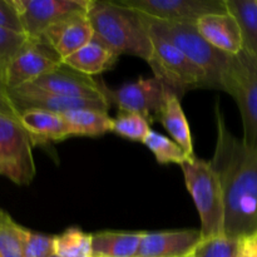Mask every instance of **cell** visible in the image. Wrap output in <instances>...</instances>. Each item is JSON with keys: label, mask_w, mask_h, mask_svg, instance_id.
<instances>
[{"label": "cell", "mask_w": 257, "mask_h": 257, "mask_svg": "<svg viewBox=\"0 0 257 257\" xmlns=\"http://www.w3.org/2000/svg\"><path fill=\"white\" fill-rule=\"evenodd\" d=\"M19 122L30 136L33 146L62 142L72 137L64 117L58 113L42 109H27L19 113Z\"/></svg>", "instance_id": "obj_17"}, {"label": "cell", "mask_w": 257, "mask_h": 257, "mask_svg": "<svg viewBox=\"0 0 257 257\" xmlns=\"http://www.w3.org/2000/svg\"><path fill=\"white\" fill-rule=\"evenodd\" d=\"M151 39L153 52L147 63L155 78L161 80L167 89L182 98L188 90L211 88L205 73L175 45L157 35H151Z\"/></svg>", "instance_id": "obj_6"}, {"label": "cell", "mask_w": 257, "mask_h": 257, "mask_svg": "<svg viewBox=\"0 0 257 257\" xmlns=\"http://www.w3.org/2000/svg\"><path fill=\"white\" fill-rule=\"evenodd\" d=\"M0 113L3 114L12 115V117L19 118L17 109L13 105L12 100H10L9 93H8V88L5 87L4 83L0 80Z\"/></svg>", "instance_id": "obj_32"}, {"label": "cell", "mask_w": 257, "mask_h": 257, "mask_svg": "<svg viewBox=\"0 0 257 257\" xmlns=\"http://www.w3.org/2000/svg\"><path fill=\"white\" fill-rule=\"evenodd\" d=\"M148 34L157 35L175 45L207 77L211 88L220 89V78L228 54L213 48L200 34L196 24L171 23L152 19L141 14Z\"/></svg>", "instance_id": "obj_3"}, {"label": "cell", "mask_w": 257, "mask_h": 257, "mask_svg": "<svg viewBox=\"0 0 257 257\" xmlns=\"http://www.w3.org/2000/svg\"><path fill=\"white\" fill-rule=\"evenodd\" d=\"M50 257H59V256H58V255H55V253H54V255H52V256H50Z\"/></svg>", "instance_id": "obj_33"}, {"label": "cell", "mask_w": 257, "mask_h": 257, "mask_svg": "<svg viewBox=\"0 0 257 257\" xmlns=\"http://www.w3.org/2000/svg\"><path fill=\"white\" fill-rule=\"evenodd\" d=\"M23 256L50 257L55 253V236L22 228Z\"/></svg>", "instance_id": "obj_29"}, {"label": "cell", "mask_w": 257, "mask_h": 257, "mask_svg": "<svg viewBox=\"0 0 257 257\" xmlns=\"http://www.w3.org/2000/svg\"><path fill=\"white\" fill-rule=\"evenodd\" d=\"M22 228L7 211L0 208V257H24Z\"/></svg>", "instance_id": "obj_25"}, {"label": "cell", "mask_w": 257, "mask_h": 257, "mask_svg": "<svg viewBox=\"0 0 257 257\" xmlns=\"http://www.w3.org/2000/svg\"><path fill=\"white\" fill-rule=\"evenodd\" d=\"M181 168L200 216L202 238L226 235L222 187L211 163L193 157L183 162Z\"/></svg>", "instance_id": "obj_4"}, {"label": "cell", "mask_w": 257, "mask_h": 257, "mask_svg": "<svg viewBox=\"0 0 257 257\" xmlns=\"http://www.w3.org/2000/svg\"><path fill=\"white\" fill-rule=\"evenodd\" d=\"M29 40L25 33L0 28V80L4 83L9 64Z\"/></svg>", "instance_id": "obj_28"}, {"label": "cell", "mask_w": 257, "mask_h": 257, "mask_svg": "<svg viewBox=\"0 0 257 257\" xmlns=\"http://www.w3.org/2000/svg\"><path fill=\"white\" fill-rule=\"evenodd\" d=\"M220 90L235 99L243 125L242 142L257 150V57L241 50L228 55L220 78Z\"/></svg>", "instance_id": "obj_5"}, {"label": "cell", "mask_w": 257, "mask_h": 257, "mask_svg": "<svg viewBox=\"0 0 257 257\" xmlns=\"http://www.w3.org/2000/svg\"><path fill=\"white\" fill-rule=\"evenodd\" d=\"M190 257H240L238 238L226 235L202 238Z\"/></svg>", "instance_id": "obj_27"}, {"label": "cell", "mask_w": 257, "mask_h": 257, "mask_svg": "<svg viewBox=\"0 0 257 257\" xmlns=\"http://www.w3.org/2000/svg\"><path fill=\"white\" fill-rule=\"evenodd\" d=\"M62 65L63 60L47 43L40 38H29L8 67L4 84L8 89H14Z\"/></svg>", "instance_id": "obj_10"}, {"label": "cell", "mask_w": 257, "mask_h": 257, "mask_svg": "<svg viewBox=\"0 0 257 257\" xmlns=\"http://www.w3.org/2000/svg\"><path fill=\"white\" fill-rule=\"evenodd\" d=\"M241 29L243 49L257 57V0H225Z\"/></svg>", "instance_id": "obj_22"}, {"label": "cell", "mask_w": 257, "mask_h": 257, "mask_svg": "<svg viewBox=\"0 0 257 257\" xmlns=\"http://www.w3.org/2000/svg\"><path fill=\"white\" fill-rule=\"evenodd\" d=\"M196 25L203 39L225 54L236 55L243 49L241 29L230 13L205 15Z\"/></svg>", "instance_id": "obj_16"}, {"label": "cell", "mask_w": 257, "mask_h": 257, "mask_svg": "<svg viewBox=\"0 0 257 257\" xmlns=\"http://www.w3.org/2000/svg\"><path fill=\"white\" fill-rule=\"evenodd\" d=\"M143 233L145 231H100L93 233L92 257H135Z\"/></svg>", "instance_id": "obj_20"}, {"label": "cell", "mask_w": 257, "mask_h": 257, "mask_svg": "<svg viewBox=\"0 0 257 257\" xmlns=\"http://www.w3.org/2000/svg\"><path fill=\"white\" fill-rule=\"evenodd\" d=\"M157 120L162 123L165 130L172 136L173 141L185 151L188 157H195L192 135H191L187 118L181 105V98L170 89H167V93H166L165 104Z\"/></svg>", "instance_id": "obj_19"}, {"label": "cell", "mask_w": 257, "mask_h": 257, "mask_svg": "<svg viewBox=\"0 0 257 257\" xmlns=\"http://www.w3.org/2000/svg\"><path fill=\"white\" fill-rule=\"evenodd\" d=\"M0 28L24 33L19 14L12 0H0Z\"/></svg>", "instance_id": "obj_30"}, {"label": "cell", "mask_w": 257, "mask_h": 257, "mask_svg": "<svg viewBox=\"0 0 257 257\" xmlns=\"http://www.w3.org/2000/svg\"><path fill=\"white\" fill-rule=\"evenodd\" d=\"M201 240L196 228L145 232L135 257H190Z\"/></svg>", "instance_id": "obj_15"}, {"label": "cell", "mask_w": 257, "mask_h": 257, "mask_svg": "<svg viewBox=\"0 0 257 257\" xmlns=\"http://www.w3.org/2000/svg\"><path fill=\"white\" fill-rule=\"evenodd\" d=\"M151 131L150 122L137 113L119 112L113 118L112 132L133 142L143 143Z\"/></svg>", "instance_id": "obj_26"}, {"label": "cell", "mask_w": 257, "mask_h": 257, "mask_svg": "<svg viewBox=\"0 0 257 257\" xmlns=\"http://www.w3.org/2000/svg\"><path fill=\"white\" fill-rule=\"evenodd\" d=\"M119 55L113 52L98 37H93L79 50L63 60V64L77 72L93 77L109 70L117 62Z\"/></svg>", "instance_id": "obj_18"}, {"label": "cell", "mask_w": 257, "mask_h": 257, "mask_svg": "<svg viewBox=\"0 0 257 257\" xmlns=\"http://www.w3.org/2000/svg\"><path fill=\"white\" fill-rule=\"evenodd\" d=\"M23 30L29 38H39L49 27L77 13L88 12L90 0H12Z\"/></svg>", "instance_id": "obj_11"}, {"label": "cell", "mask_w": 257, "mask_h": 257, "mask_svg": "<svg viewBox=\"0 0 257 257\" xmlns=\"http://www.w3.org/2000/svg\"><path fill=\"white\" fill-rule=\"evenodd\" d=\"M93 233L78 227L67 228L55 236V255L59 257H92Z\"/></svg>", "instance_id": "obj_23"}, {"label": "cell", "mask_w": 257, "mask_h": 257, "mask_svg": "<svg viewBox=\"0 0 257 257\" xmlns=\"http://www.w3.org/2000/svg\"><path fill=\"white\" fill-rule=\"evenodd\" d=\"M143 145L153 153L160 165L176 163V165L181 166L183 162L190 160L185 151L175 141L170 140L168 137L155 132V131H151L148 133L146 140L143 141Z\"/></svg>", "instance_id": "obj_24"}, {"label": "cell", "mask_w": 257, "mask_h": 257, "mask_svg": "<svg viewBox=\"0 0 257 257\" xmlns=\"http://www.w3.org/2000/svg\"><path fill=\"white\" fill-rule=\"evenodd\" d=\"M240 257H257V230L238 238Z\"/></svg>", "instance_id": "obj_31"}, {"label": "cell", "mask_w": 257, "mask_h": 257, "mask_svg": "<svg viewBox=\"0 0 257 257\" xmlns=\"http://www.w3.org/2000/svg\"><path fill=\"white\" fill-rule=\"evenodd\" d=\"M118 4L152 19L196 24L208 14L227 13L225 0H118Z\"/></svg>", "instance_id": "obj_8"}, {"label": "cell", "mask_w": 257, "mask_h": 257, "mask_svg": "<svg viewBox=\"0 0 257 257\" xmlns=\"http://www.w3.org/2000/svg\"><path fill=\"white\" fill-rule=\"evenodd\" d=\"M93 37L94 30L88 19V12H84L55 23L39 38L59 55L60 59L64 60L87 44Z\"/></svg>", "instance_id": "obj_14"}, {"label": "cell", "mask_w": 257, "mask_h": 257, "mask_svg": "<svg viewBox=\"0 0 257 257\" xmlns=\"http://www.w3.org/2000/svg\"><path fill=\"white\" fill-rule=\"evenodd\" d=\"M30 84L63 97L108 102L104 93V83L98 82L90 75L77 72L64 64L42 75Z\"/></svg>", "instance_id": "obj_13"}, {"label": "cell", "mask_w": 257, "mask_h": 257, "mask_svg": "<svg viewBox=\"0 0 257 257\" xmlns=\"http://www.w3.org/2000/svg\"><path fill=\"white\" fill-rule=\"evenodd\" d=\"M108 102L115 104L120 112L137 113L150 123L160 117L165 104L167 88L157 78H140L132 83H125L117 89L104 87Z\"/></svg>", "instance_id": "obj_9"}, {"label": "cell", "mask_w": 257, "mask_h": 257, "mask_svg": "<svg viewBox=\"0 0 257 257\" xmlns=\"http://www.w3.org/2000/svg\"><path fill=\"white\" fill-rule=\"evenodd\" d=\"M62 115L69 125L72 137H99L112 132L113 118L104 110L83 108Z\"/></svg>", "instance_id": "obj_21"}, {"label": "cell", "mask_w": 257, "mask_h": 257, "mask_svg": "<svg viewBox=\"0 0 257 257\" xmlns=\"http://www.w3.org/2000/svg\"><path fill=\"white\" fill-rule=\"evenodd\" d=\"M217 141L210 161L225 201V233L240 238L257 230V150L232 135L216 104Z\"/></svg>", "instance_id": "obj_1"}, {"label": "cell", "mask_w": 257, "mask_h": 257, "mask_svg": "<svg viewBox=\"0 0 257 257\" xmlns=\"http://www.w3.org/2000/svg\"><path fill=\"white\" fill-rule=\"evenodd\" d=\"M88 19L95 37L104 42L118 55H133L148 60L153 44L140 13L122 7L117 2L90 0Z\"/></svg>", "instance_id": "obj_2"}, {"label": "cell", "mask_w": 257, "mask_h": 257, "mask_svg": "<svg viewBox=\"0 0 257 257\" xmlns=\"http://www.w3.org/2000/svg\"><path fill=\"white\" fill-rule=\"evenodd\" d=\"M33 147L19 118L0 113V175L15 185L32 183L37 172Z\"/></svg>", "instance_id": "obj_7"}, {"label": "cell", "mask_w": 257, "mask_h": 257, "mask_svg": "<svg viewBox=\"0 0 257 257\" xmlns=\"http://www.w3.org/2000/svg\"><path fill=\"white\" fill-rule=\"evenodd\" d=\"M8 93L18 114L27 109H42L58 113V114H64L70 110L83 109V108L108 112L110 107V103L107 100L77 99V98L63 97V95L40 89L30 83L20 85L14 89H8Z\"/></svg>", "instance_id": "obj_12"}]
</instances>
